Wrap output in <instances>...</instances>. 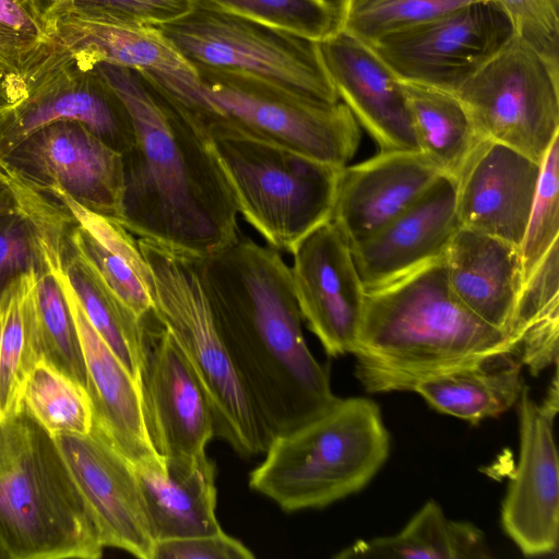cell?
Listing matches in <instances>:
<instances>
[{
  "label": "cell",
  "instance_id": "cell-1",
  "mask_svg": "<svg viewBox=\"0 0 559 559\" xmlns=\"http://www.w3.org/2000/svg\"><path fill=\"white\" fill-rule=\"evenodd\" d=\"M124 104L133 145L122 154L119 222L140 239L198 258L237 239V205L209 139L142 71L92 67Z\"/></svg>",
  "mask_w": 559,
  "mask_h": 559
},
{
  "label": "cell",
  "instance_id": "cell-2",
  "mask_svg": "<svg viewBox=\"0 0 559 559\" xmlns=\"http://www.w3.org/2000/svg\"><path fill=\"white\" fill-rule=\"evenodd\" d=\"M198 260L216 326L272 436L329 407L337 399L330 371L306 343L278 251L238 236Z\"/></svg>",
  "mask_w": 559,
  "mask_h": 559
},
{
  "label": "cell",
  "instance_id": "cell-3",
  "mask_svg": "<svg viewBox=\"0 0 559 559\" xmlns=\"http://www.w3.org/2000/svg\"><path fill=\"white\" fill-rule=\"evenodd\" d=\"M519 349V342L471 312L453 294L443 258L367 290L352 354L369 393L414 391L429 378Z\"/></svg>",
  "mask_w": 559,
  "mask_h": 559
},
{
  "label": "cell",
  "instance_id": "cell-4",
  "mask_svg": "<svg viewBox=\"0 0 559 559\" xmlns=\"http://www.w3.org/2000/svg\"><path fill=\"white\" fill-rule=\"evenodd\" d=\"M144 73L204 135L234 132L337 168L348 165L359 147L360 126L341 100L308 99L233 71Z\"/></svg>",
  "mask_w": 559,
  "mask_h": 559
},
{
  "label": "cell",
  "instance_id": "cell-5",
  "mask_svg": "<svg viewBox=\"0 0 559 559\" xmlns=\"http://www.w3.org/2000/svg\"><path fill=\"white\" fill-rule=\"evenodd\" d=\"M389 453L390 433L378 404L337 397L273 436L249 486L285 512L321 509L367 486Z\"/></svg>",
  "mask_w": 559,
  "mask_h": 559
},
{
  "label": "cell",
  "instance_id": "cell-6",
  "mask_svg": "<svg viewBox=\"0 0 559 559\" xmlns=\"http://www.w3.org/2000/svg\"><path fill=\"white\" fill-rule=\"evenodd\" d=\"M104 548L53 438L22 412L0 419V556L97 559Z\"/></svg>",
  "mask_w": 559,
  "mask_h": 559
},
{
  "label": "cell",
  "instance_id": "cell-7",
  "mask_svg": "<svg viewBox=\"0 0 559 559\" xmlns=\"http://www.w3.org/2000/svg\"><path fill=\"white\" fill-rule=\"evenodd\" d=\"M147 263L153 318L190 364L209 402L214 435L238 455L263 454L273 438L216 326L198 257L138 239Z\"/></svg>",
  "mask_w": 559,
  "mask_h": 559
},
{
  "label": "cell",
  "instance_id": "cell-8",
  "mask_svg": "<svg viewBox=\"0 0 559 559\" xmlns=\"http://www.w3.org/2000/svg\"><path fill=\"white\" fill-rule=\"evenodd\" d=\"M205 136L238 213L273 249L290 253L302 237L331 219L342 168L234 132Z\"/></svg>",
  "mask_w": 559,
  "mask_h": 559
},
{
  "label": "cell",
  "instance_id": "cell-9",
  "mask_svg": "<svg viewBox=\"0 0 559 559\" xmlns=\"http://www.w3.org/2000/svg\"><path fill=\"white\" fill-rule=\"evenodd\" d=\"M155 28L193 70L239 72L308 99L340 102L313 40L195 0Z\"/></svg>",
  "mask_w": 559,
  "mask_h": 559
},
{
  "label": "cell",
  "instance_id": "cell-10",
  "mask_svg": "<svg viewBox=\"0 0 559 559\" xmlns=\"http://www.w3.org/2000/svg\"><path fill=\"white\" fill-rule=\"evenodd\" d=\"M456 95L481 139L539 164L559 138V66L516 34Z\"/></svg>",
  "mask_w": 559,
  "mask_h": 559
},
{
  "label": "cell",
  "instance_id": "cell-11",
  "mask_svg": "<svg viewBox=\"0 0 559 559\" xmlns=\"http://www.w3.org/2000/svg\"><path fill=\"white\" fill-rule=\"evenodd\" d=\"M495 2L471 3L391 33L371 48L402 82L456 94L513 36Z\"/></svg>",
  "mask_w": 559,
  "mask_h": 559
},
{
  "label": "cell",
  "instance_id": "cell-12",
  "mask_svg": "<svg viewBox=\"0 0 559 559\" xmlns=\"http://www.w3.org/2000/svg\"><path fill=\"white\" fill-rule=\"evenodd\" d=\"M0 164L41 192L60 190L83 207L119 222L122 155L81 122L62 120L36 130Z\"/></svg>",
  "mask_w": 559,
  "mask_h": 559
},
{
  "label": "cell",
  "instance_id": "cell-13",
  "mask_svg": "<svg viewBox=\"0 0 559 559\" xmlns=\"http://www.w3.org/2000/svg\"><path fill=\"white\" fill-rule=\"evenodd\" d=\"M62 120L83 123L121 155L135 140L120 97L93 68L82 66L64 47L27 96L0 112V158L36 130Z\"/></svg>",
  "mask_w": 559,
  "mask_h": 559
},
{
  "label": "cell",
  "instance_id": "cell-14",
  "mask_svg": "<svg viewBox=\"0 0 559 559\" xmlns=\"http://www.w3.org/2000/svg\"><path fill=\"white\" fill-rule=\"evenodd\" d=\"M290 253L302 320L329 356L352 354L367 290L346 238L330 219L302 237Z\"/></svg>",
  "mask_w": 559,
  "mask_h": 559
},
{
  "label": "cell",
  "instance_id": "cell-15",
  "mask_svg": "<svg viewBox=\"0 0 559 559\" xmlns=\"http://www.w3.org/2000/svg\"><path fill=\"white\" fill-rule=\"evenodd\" d=\"M53 441L104 546L152 559L155 539L132 462L94 427Z\"/></svg>",
  "mask_w": 559,
  "mask_h": 559
},
{
  "label": "cell",
  "instance_id": "cell-16",
  "mask_svg": "<svg viewBox=\"0 0 559 559\" xmlns=\"http://www.w3.org/2000/svg\"><path fill=\"white\" fill-rule=\"evenodd\" d=\"M518 403L519 462L502 502L501 524L523 555L546 556L559 540L557 414L537 403L525 385Z\"/></svg>",
  "mask_w": 559,
  "mask_h": 559
},
{
  "label": "cell",
  "instance_id": "cell-17",
  "mask_svg": "<svg viewBox=\"0 0 559 559\" xmlns=\"http://www.w3.org/2000/svg\"><path fill=\"white\" fill-rule=\"evenodd\" d=\"M159 328L155 334L147 328L139 379L146 428L159 455L199 456L215 438L212 412L183 353Z\"/></svg>",
  "mask_w": 559,
  "mask_h": 559
},
{
  "label": "cell",
  "instance_id": "cell-18",
  "mask_svg": "<svg viewBox=\"0 0 559 559\" xmlns=\"http://www.w3.org/2000/svg\"><path fill=\"white\" fill-rule=\"evenodd\" d=\"M456 178L441 174L408 207L369 236L348 243L371 290L444 257L460 228Z\"/></svg>",
  "mask_w": 559,
  "mask_h": 559
},
{
  "label": "cell",
  "instance_id": "cell-19",
  "mask_svg": "<svg viewBox=\"0 0 559 559\" xmlns=\"http://www.w3.org/2000/svg\"><path fill=\"white\" fill-rule=\"evenodd\" d=\"M542 164L481 139L456 176L460 225L521 247Z\"/></svg>",
  "mask_w": 559,
  "mask_h": 559
},
{
  "label": "cell",
  "instance_id": "cell-20",
  "mask_svg": "<svg viewBox=\"0 0 559 559\" xmlns=\"http://www.w3.org/2000/svg\"><path fill=\"white\" fill-rule=\"evenodd\" d=\"M338 99L380 151H419L402 83L371 46L336 29L318 43Z\"/></svg>",
  "mask_w": 559,
  "mask_h": 559
},
{
  "label": "cell",
  "instance_id": "cell-21",
  "mask_svg": "<svg viewBox=\"0 0 559 559\" xmlns=\"http://www.w3.org/2000/svg\"><path fill=\"white\" fill-rule=\"evenodd\" d=\"M442 173L419 151H380L340 171L331 221L348 243L385 225Z\"/></svg>",
  "mask_w": 559,
  "mask_h": 559
},
{
  "label": "cell",
  "instance_id": "cell-22",
  "mask_svg": "<svg viewBox=\"0 0 559 559\" xmlns=\"http://www.w3.org/2000/svg\"><path fill=\"white\" fill-rule=\"evenodd\" d=\"M58 274L79 332L93 427L132 464L158 454L146 428L138 380L92 326L60 265Z\"/></svg>",
  "mask_w": 559,
  "mask_h": 559
},
{
  "label": "cell",
  "instance_id": "cell-23",
  "mask_svg": "<svg viewBox=\"0 0 559 559\" xmlns=\"http://www.w3.org/2000/svg\"><path fill=\"white\" fill-rule=\"evenodd\" d=\"M133 466L155 543L223 531L216 518L215 463L206 453L155 454Z\"/></svg>",
  "mask_w": 559,
  "mask_h": 559
},
{
  "label": "cell",
  "instance_id": "cell-24",
  "mask_svg": "<svg viewBox=\"0 0 559 559\" xmlns=\"http://www.w3.org/2000/svg\"><path fill=\"white\" fill-rule=\"evenodd\" d=\"M443 261L456 298L477 318L513 336L514 312L523 285L520 248L460 226Z\"/></svg>",
  "mask_w": 559,
  "mask_h": 559
},
{
  "label": "cell",
  "instance_id": "cell-25",
  "mask_svg": "<svg viewBox=\"0 0 559 559\" xmlns=\"http://www.w3.org/2000/svg\"><path fill=\"white\" fill-rule=\"evenodd\" d=\"M73 217L68 236L76 252L139 318L152 313V281L138 240L117 219L94 213L60 190H50Z\"/></svg>",
  "mask_w": 559,
  "mask_h": 559
},
{
  "label": "cell",
  "instance_id": "cell-26",
  "mask_svg": "<svg viewBox=\"0 0 559 559\" xmlns=\"http://www.w3.org/2000/svg\"><path fill=\"white\" fill-rule=\"evenodd\" d=\"M47 19L59 44L86 68L109 63L144 72L194 71L156 28L102 21L73 5Z\"/></svg>",
  "mask_w": 559,
  "mask_h": 559
},
{
  "label": "cell",
  "instance_id": "cell-27",
  "mask_svg": "<svg viewBox=\"0 0 559 559\" xmlns=\"http://www.w3.org/2000/svg\"><path fill=\"white\" fill-rule=\"evenodd\" d=\"M522 367L519 349L503 352L424 380L413 392L440 413L477 424L519 401Z\"/></svg>",
  "mask_w": 559,
  "mask_h": 559
},
{
  "label": "cell",
  "instance_id": "cell-28",
  "mask_svg": "<svg viewBox=\"0 0 559 559\" xmlns=\"http://www.w3.org/2000/svg\"><path fill=\"white\" fill-rule=\"evenodd\" d=\"M493 555L485 534L469 522L449 519L435 500L427 501L396 534L359 539L337 559H488Z\"/></svg>",
  "mask_w": 559,
  "mask_h": 559
},
{
  "label": "cell",
  "instance_id": "cell-29",
  "mask_svg": "<svg viewBox=\"0 0 559 559\" xmlns=\"http://www.w3.org/2000/svg\"><path fill=\"white\" fill-rule=\"evenodd\" d=\"M36 0H0V107L21 103L62 50ZM1 111V112H2Z\"/></svg>",
  "mask_w": 559,
  "mask_h": 559
},
{
  "label": "cell",
  "instance_id": "cell-30",
  "mask_svg": "<svg viewBox=\"0 0 559 559\" xmlns=\"http://www.w3.org/2000/svg\"><path fill=\"white\" fill-rule=\"evenodd\" d=\"M60 270L92 326L139 382L148 317L139 318L121 301L76 252L68 233L60 252Z\"/></svg>",
  "mask_w": 559,
  "mask_h": 559
},
{
  "label": "cell",
  "instance_id": "cell-31",
  "mask_svg": "<svg viewBox=\"0 0 559 559\" xmlns=\"http://www.w3.org/2000/svg\"><path fill=\"white\" fill-rule=\"evenodd\" d=\"M419 152L456 178L481 140L456 94L402 82Z\"/></svg>",
  "mask_w": 559,
  "mask_h": 559
},
{
  "label": "cell",
  "instance_id": "cell-32",
  "mask_svg": "<svg viewBox=\"0 0 559 559\" xmlns=\"http://www.w3.org/2000/svg\"><path fill=\"white\" fill-rule=\"evenodd\" d=\"M37 274L20 276L0 297V419L21 412L23 388L41 357L34 305Z\"/></svg>",
  "mask_w": 559,
  "mask_h": 559
},
{
  "label": "cell",
  "instance_id": "cell-33",
  "mask_svg": "<svg viewBox=\"0 0 559 559\" xmlns=\"http://www.w3.org/2000/svg\"><path fill=\"white\" fill-rule=\"evenodd\" d=\"M21 412L48 435L84 436L93 428V409L82 384L40 357L21 395Z\"/></svg>",
  "mask_w": 559,
  "mask_h": 559
},
{
  "label": "cell",
  "instance_id": "cell-34",
  "mask_svg": "<svg viewBox=\"0 0 559 559\" xmlns=\"http://www.w3.org/2000/svg\"><path fill=\"white\" fill-rule=\"evenodd\" d=\"M60 252L36 277L34 305L39 347L41 357L85 386L79 332L58 274Z\"/></svg>",
  "mask_w": 559,
  "mask_h": 559
},
{
  "label": "cell",
  "instance_id": "cell-35",
  "mask_svg": "<svg viewBox=\"0 0 559 559\" xmlns=\"http://www.w3.org/2000/svg\"><path fill=\"white\" fill-rule=\"evenodd\" d=\"M493 0H335L337 29L367 45L471 3Z\"/></svg>",
  "mask_w": 559,
  "mask_h": 559
},
{
  "label": "cell",
  "instance_id": "cell-36",
  "mask_svg": "<svg viewBox=\"0 0 559 559\" xmlns=\"http://www.w3.org/2000/svg\"><path fill=\"white\" fill-rule=\"evenodd\" d=\"M319 43L337 29L333 0H195Z\"/></svg>",
  "mask_w": 559,
  "mask_h": 559
},
{
  "label": "cell",
  "instance_id": "cell-37",
  "mask_svg": "<svg viewBox=\"0 0 559 559\" xmlns=\"http://www.w3.org/2000/svg\"><path fill=\"white\" fill-rule=\"evenodd\" d=\"M559 240V138L542 163L525 234L520 247L523 282Z\"/></svg>",
  "mask_w": 559,
  "mask_h": 559
},
{
  "label": "cell",
  "instance_id": "cell-38",
  "mask_svg": "<svg viewBox=\"0 0 559 559\" xmlns=\"http://www.w3.org/2000/svg\"><path fill=\"white\" fill-rule=\"evenodd\" d=\"M559 317V240L543 257L521 287L512 325L520 342L527 328Z\"/></svg>",
  "mask_w": 559,
  "mask_h": 559
},
{
  "label": "cell",
  "instance_id": "cell-39",
  "mask_svg": "<svg viewBox=\"0 0 559 559\" xmlns=\"http://www.w3.org/2000/svg\"><path fill=\"white\" fill-rule=\"evenodd\" d=\"M194 0H74L80 12L110 23L155 28L187 14Z\"/></svg>",
  "mask_w": 559,
  "mask_h": 559
},
{
  "label": "cell",
  "instance_id": "cell-40",
  "mask_svg": "<svg viewBox=\"0 0 559 559\" xmlns=\"http://www.w3.org/2000/svg\"><path fill=\"white\" fill-rule=\"evenodd\" d=\"M509 16L514 34L559 66V0H493Z\"/></svg>",
  "mask_w": 559,
  "mask_h": 559
},
{
  "label": "cell",
  "instance_id": "cell-41",
  "mask_svg": "<svg viewBox=\"0 0 559 559\" xmlns=\"http://www.w3.org/2000/svg\"><path fill=\"white\" fill-rule=\"evenodd\" d=\"M254 555L240 540L224 531L215 534L158 540L152 559H252Z\"/></svg>",
  "mask_w": 559,
  "mask_h": 559
},
{
  "label": "cell",
  "instance_id": "cell-42",
  "mask_svg": "<svg viewBox=\"0 0 559 559\" xmlns=\"http://www.w3.org/2000/svg\"><path fill=\"white\" fill-rule=\"evenodd\" d=\"M20 209L19 198L5 174L0 168V215Z\"/></svg>",
  "mask_w": 559,
  "mask_h": 559
},
{
  "label": "cell",
  "instance_id": "cell-43",
  "mask_svg": "<svg viewBox=\"0 0 559 559\" xmlns=\"http://www.w3.org/2000/svg\"><path fill=\"white\" fill-rule=\"evenodd\" d=\"M39 8L46 15L50 16L53 13L60 12L73 4L74 0H36Z\"/></svg>",
  "mask_w": 559,
  "mask_h": 559
},
{
  "label": "cell",
  "instance_id": "cell-44",
  "mask_svg": "<svg viewBox=\"0 0 559 559\" xmlns=\"http://www.w3.org/2000/svg\"><path fill=\"white\" fill-rule=\"evenodd\" d=\"M2 111L1 107H0V112Z\"/></svg>",
  "mask_w": 559,
  "mask_h": 559
}]
</instances>
